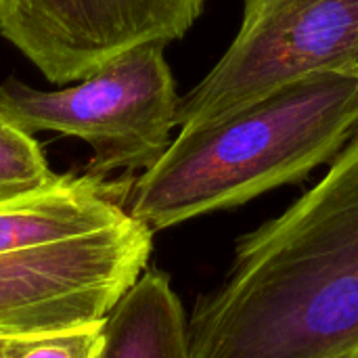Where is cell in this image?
<instances>
[{"label": "cell", "instance_id": "6da1fadb", "mask_svg": "<svg viewBox=\"0 0 358 358\" xmlns=\"http://www.w3.org/2000/svg\"><path fill=\"white\" fill-rule=\"evenodd\" d=\"M187 334L191 358H358V134L310 191L239 241Z\"/></svg>", "mask_w": 358, "mask_h": 358}, {"label": "cell", "instance_id": "7a4b0ae2", "mask_svg": "<svg viewBox=\"0 0 358 358\" xmlns=\"http://www.w3.org/2000/svg\"><path fill=\"white\" fill-rule=\"evenodd\" d=\"M358 134V76L321 73L180 128L126 197L151 233L302 180Z\"/></svg>", "mask_w": 358, "mask_h": 358}, {"label": "cell", "instance_id": "3957f363", "mask_svg": "<svg viewBox=\"0 0 358 358\" xmlns=\"http://www.w3.org/2000/svg\"><path fill=\"white\" fill-rule=\"evenodd\" d=\"M180 96L164 46H132L61 90L0 84V117L23 134L55 132L90 145L86 174L149 170L170 147Z\"/></svg>", "mask_w": 358, "mask_h": 358}, {"label": "cell", "instance_id": "277c9868", "mask_svg": "<svg viewBox=\"0 0 358 358\" xmlns=\"http://www.w3.org/2000/svg\"><path fill=\"white\" fill-rule=\"evenodd\" d=\"M321 73L358 76V0H243L233 42L180 96L176 126L206 124Z\"/></svg>", "mask_w": 358, "mask_h": 358}, {"label": "cell", "instance_id": "5b68a950", "mask_svg": "<svg viewBox=\"0 0 358 358\" xmlns=\"http://www.w3.org/2000/svg\"><path fill=\"white\" fill-rule=\"evenodd\" d=\"M153 233L122 220L0 252V334H42L103 323L147 271Z\"/></svg>", "mask_w": 358, "mask_h": 358}, {"label": "cell", "instance_id": "8992f818", "mask_svg": "<svg viewBox=\"0 0 358 358\" xmlns=\"http://www.w3.org/2000/svg\"><path fill=\"white\" fill-rule=\"evenodd\" d=\"M206 0H0V36L55 84L141 44L180 40Z\"/></svg>", "mask_w": 358, "mask_h": 358}, {"label": "cell", "instance_id": "52a82bcc", "mask_svg": "<svg viewBox=\"0 0 358 358\" xmlns=\"http://www.w3.org/2000/svg\"><path fill=\"white\" fill-rule=\"evenodd\" d=\"M130 185L99 176L57 174L46 185L0 201V252L55 241L128 216Z\"/></svg>", "mask_w": 358, "mask_h": 358}, {"label": "cell", "instance_id": "ba28073f", "mask_svg": "<svg viewBox=\"0 0 358 358\" xmlns=\"http://www.w3.org/2000/svg\"><path fill=\"white\" fill-rule=\"evenodd\" d=\"M99 358H191L187 319L168 275L145 271L103 323Z\"/></svg>", "mask_w": 358, "mask_h": 358}, {"label": "cell", "instance_id": "9c48e42d", "mask_svg": "<svg viewBox=\"0 0 358 358\" xmlns=\"http://www.w3.org/2000/svg\"><path fill=\"white\" fill-rule=\"evenodd\" d=\"M40 143L0 117V201L52 180Z\"/></svg>", "mask_w": 358, "mask_h": 358}, {"label": "cell", "instance_id": "30bf717a", "mask_svg": "<svg viewBox=\"0 0 358 358\" xmlns=\"http://www.w3.org/2000/svg\"><path fill=\"white\" fill-rule=\"evenodd\" d=\"M103 323L42 334H0V358H99Z\"/></svg>", "mask_w": 358, "mask_h": 358}]
</instances>
